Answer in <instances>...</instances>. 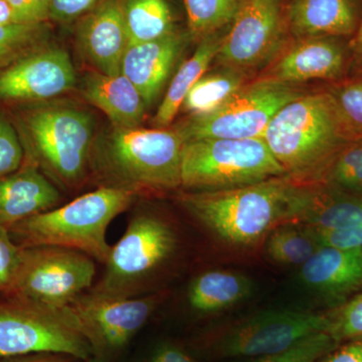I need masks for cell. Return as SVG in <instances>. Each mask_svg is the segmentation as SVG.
I'll use <instances>...</instances> for the list:
<instances>
[{
    "mask_svg": "<svg viewBox=\"0 0 362 362\" xmlns=\"http://www.w3.org/2000/svg\"><path fill=\"white\" fill-rule=\"evenodd\" d=\"M314 185L283 175L230 189L182 192L178 202L216 239L252 247L278 226L299 223Z\"/></svg>",
    "mask_w": 362,
    "mask_h": 362,
    "instance_id": "6da1fadb",
    "label": "cell"
},
{
    "mask_svg": "<svg viewBox=\"0 0 362 362\" xmlns=\"http://www.w3.org/2000/svg\"><path fill=\"white\" fill-rule=\"evenodd\" d=\"M185 140L175 129L119 128L93 147L90 171L101 187L136 197H156L181 187Z\"/></svg>",
    "mask_w": 362,
    "mask_h": 362,
    "instance_id": "7a4b0ae2",
    "label": "cell"
},
{
    "mask_svg": "<svg viewBox=\"0 0 362 362\" xmlns=\"http://www.w3.org/2000/svg\"><path fill=\"white\" fill-rule=\"evenodd\" d=\"M14 125L25 158L66 190L80 187L90 173L94 121L85 110L66 103L21 105Z\"/></svg>",
    "mask_w": 362,
    "mask_h": 362,
    "instance_id": "3957f363",
    "label": "cell"
},
{
    "mask_svg": "<svg viewBox=\"0 0 362 362\" xmlns=\"http://www.w3.org/2000/svg\"><path fill=\"white\" fill-rule=\"evenodd\" d=\"M346 136L330 93H317L283 107L262 138L286 175L314 185L325 178Z\"/></svg>",
    "mask_w": 362,
    "mask_h": 362,
    "instance_id": "277c9868",
    "label": "cell"
},
{
    "mask_svg": "<svg viewBox=\"0 0 362 362\" xmlns=\"http://www.w3.org/2000/svg\"><path fill=\"white\" fill-rule=\"evenodd\" d=\"M180 247V235L168 218L148 207H138L122 238L111 246L103 274L88 292L98 297L134 298L162 291L159 281Z\"/></svg>",
    "mask_w": 362,
    "mask_h": 362,
    "instance_id": "5b68a950",
    "label": "cell"
},
{
    "mask_svg": "<svg viewBox=\"0 0 362 362\" xmlns=\"http://www.w3.org/2000/svg\"><path fill=\"white\" fill-rule=\"evenodd\" d=\"M136 199V195L125 190L100 187L65 206L16 223L9 228V235L21 247H66L85 252L104 264L111 250L107 240L108 226Z\"/></svg>",
    "mask_w": 362,
    "mask_h": 362,
    "instance_id": "8992f818",
    "label": "cell"
},
{
    "mask_svg": "<svg viewBox=\"0 0 362 362\" xmlns=\"http://www.w3.org/2000/svg\"><path fill=\"white\" fill-rule=\"evenodd\" d=\"M286 175L262 137L202 138L185 142L181 187L192 192L230 189Z\"/></svg>",
    "mask_w": 362,
    "mask_h": 362,
    "instance_id": "52a82bcc",
    "label": "cell"
},
{
    "mask_svg": "<svg viewBox=\"0 0 362 362\" xmlns=\"http://www.w3.org/2000/svg\"><path fill=\"white\" fill-rule=\"evenodd\" d=\"M37 354L84 361L93 356L89 342L63 309L20 295L0 300V358Z\"/></svg>",
    "mask_w": 362,
    "mask_h": 362,
    "instance_id": "ba28073f",
    "label": "cell"
},
{
    "mask_svg": "<svg viewBox=\"0 0 362 362\" xmlns=\"http://www.w3.org/2000/svg\"><path fill=\"white\" fill-rule=\"evenodd\" d=\"M329 314L299 310H268L211 329L201 347L216 358L268 356L292 346L303 338L328 331Z\"/></svg>",
    "mask_w": 362,
    "mask_h": 362,
    "instance_id": "9c48e42d",
    "label": "cell"
},
{
    "mask_svg": "<svg viewBox=\"0 0 362 362\" xmlns=\"http://www.w3.org/2000/svg\"><path fill=\"white\" fill-rule=\"evenodd\" d=\"M302 94L291 84L268 77L243 86L218 110L190 116L175 130L185 142L202 138L262 137L272 119Z\"/></svg>",
    "mask_w": 362,
    "mask_h": 362,
    "instance_id": "30bf717a",
    "label": "cell"
},
{
    "mask_svg": "<svg viewBox=\"0 0 362 362\" xmlns=\"http://www.w3.org/2000/svg\"><path fill=\"white\" fill-rule=\"evenodd\" d=\"M168 295L162 290L140 297L104 298L86 292L63 310L89 342L93 356L109 362L129 344Z\"/></svg>",
    "mask_w": 362,
    "mask_h": 362,
    "instance_id": "8fae6325",
    "label": "cell"
},
{
    "mask_svg": "<svg viewBox=\"0 0 362 362\" xmlns=\"http://www.w3.org/2000/svg\"><path fill=\"white\" fill-rule=\"evenodd\" d=\"M96 264L85 252L66 247H21L16 295L63 309L95 284Z\"/></svg>",
    "mask_w": 362,
    "mask_h": 362,
    "instance_id": "7c38bea8",
    "label": "cell"
},
{
    "mask_svg": "<svg viewBox=\"0 0 362 362\" xmlns=\"http://www.w3.org/2000/svg\"><path fill=\"white\" fill-rule=\"evenodd\" d=\"M284 0H242L216 59L223 68L249 71L266 63L282 44Z\"/></svg>",
    "mask_w": 362,
    "mask_h": 362,
    "instance_id": "4fadbf2b",
    "label": "cell"
},
{
    "mask_svg": "<svg viewBox=\"0 0 362 362\" xmlns=\"http://www.w3.org/2000/svg\"><path fill=\"white\" fill-rule=\"evenodd\" d=\"M77 75L70 54L42 47L0 71V103H42L75 88Z\"/></svg>",
    "mask_w": 362,
    "mask_h": 362,
    "instance_id": "5bb4252c",
    "label": "cell"
},
{
    "mask_svg": "<svg viewBox=\"0 0 362 362\" xmlns=\"http://www.w3.org/2000/svg\"><path fill=\"white\" fill-rule=\"evenodd\" d=\"M124 1L101 0L78 25V49L98 71L109 76L120 75L129 45Z\"/></svg>",
    "mask_w": 362,
    "mask_h": 362,
    "instance_id": "9a60e30c",
    "label": "cell"
},
{
    "mask_svg": "<svg viewBox=\"0 0 362 362\" xmlns=\"http://www.w3.org/2000/svg\"><path fill=\"white\" fill-rule=\"evenodd\" d=\"M189 40L188 32L175 30L160 39L128 45L121 73L135 86L146 108L158 99Z\"/></svg>",
    "mask_w": 362,
    "mask_h": 362,
    "instance_id": "2e32d148",
    "label": "cell"
},
{
    "mask_svg": "<svg viewBox=\"0 0 362 362\" xmlns=\"http://www.w3.org/2000/svg\"><path fill=\"white\" fill-rule=\"evenodd\" d=\"M58 187L25 158L18 170L0 178V226L7 230L16 223L58 207Z\"/></svg>",
    "mask_w": 362,
    "mask_h": 362,
    "instance_id": "e0dca14e",
    "label": "cell"
},
{
    "mask_svg": "<svg viewBox=\"0 0 362 362\" xmlns=\"http://www.w3.org/2000/svg\"><path fill=\"white\" fill-rule=\"evenodd\" d=\"M300 278L326 301H340L362 286V249L321 247L301 266Z\"/></svg>",
    "mask_w": 362,
    "mask_h": 362,
    "instance_id": "ac0fdd59",
    "label": "cell"
},
{
    "mask_svg": "<svg viewBox=\"0 0 362 362\" xmlns=\"http://www.w3.org/2000/svg\"><path fill=\"white\" fill-rule=\"evenodd\" d=\"M344 56L340 45L329 37L298 40L274 66L269 77L287 84L337 77Z\"/></svg>",
    "mask_w": 362,
    "mask_h": 362,
    "instance_id": "d6986e66",
    "label": "cell"
},
{
    "mask_svg": "<svg viewBox=\"0 0 362 362\" xmlns=\"http://www.w3.org/2000/svg\"><path fill=\"white\" fill-rule=\"evenodd\" d=\"M80 90L88 102L106 114L114 127L137 128L144 119L146 105L122 73L109 76L92 71L82 78Z\"/></svg>",
    "mask_w": 362,
    "mask_h": 362,
    "instance_id": "ffe728a7",
    "label": "cell"
},
{
    "mask_svg": "<svg viewBox=\"0 0 362 362\" xmlns=\"http://www.w3.org/2000/svg\"><path fill=\"white\" fill-rule=\"evenodd\" d=\"M286 23L298 40L349 35L356 30L354 0H291Z\"/></svg>",
    "mask_w": 362,
    "mask_h": 362,
    "instance_id": "44dd1931",
    "label": "cell"
},
{
    "mask_svg": "<svg viewBox=\"0 0 362 362\" xmlns=\"http://www.w3.org/2000/svg\"><path fill=\"white\" fill-rule=\"evenodd\" d=\"M252 292V283L247 276L232 271H206L188 286L187 300L194 313L211 315L239 304Z\"/></svg>",
    "mask_w": 362,
    "mask_h": 362,
    "instance_id": "7402d4cb",
    "label": "cell"
},
{
    "mask_svg": "<svg viewBox=\"0 0 362 362\" xmlns=\"http://www.w3.org/2000/svg\"><path fill=\"white\" fill-rule=\"evenodd\" d=\"M332 187V185H331ZM362 223V194L345 192L337 187H312L308 206L299 225L314 230H328Z\"/></svg>",
    "mask_w": 362,
    "mask_h": 362,
    "instance_id": "603a6c76",
    "label": "cell"
},
{
    "mask_svg": "<svg viewBox=\"0 0 362 362\" xmlns=\"http://www.w3.org/2000/svg\"><path fill=\"white\" fill-rule=\"evenodd\" d=\"M223 37L218 33L202 40L192 57L176 71L154 116L153 124L157 128L168 127L175 120L189 90L204 77L211 62L216 59Z\"/></svg>",
    "mask_w": 362,
    "mask_h": 362,
    "instance_id": "cb8c5ba5",
    "label": "cell"
},
{
    "mask_svg": "<svg viewBox=\"0 0 362 362\" xmlns=\"http://www.w3.org/2000/svg\"><path fill=\"white\" fill-rule=\"evenodd\" d=\"M124 18L129 45L160 39L176 30L168 0H125Z\"/></svg>",
    "mask_w": 362,
    "mask_h": 362,
    "instance_id": "d4e9b609",
    "label": "cell"
},
{
    "mask_svg": "<svg viewBox=\"0 0 362 362\" xmlns=\"http://www.w3.org/2000/svg\"><path fill=\"white\" fill-rule=\"evenodd\" d=\"M246 71L232 68L204 76L189 90L181 109L188 112L190 116L211 113L246 85Z\"/></svg>",
    "mask_w": 362,
    "mask_h": 362,
    "instance_id": "484cf974",
    "label": "cell"
},
{
    "mask_svg": "<svg viewBox=\"0 0 362 362\" xmlns=\"http://www.w3.org/2000/svg\"><path fill=\"white\" fill-rule=\"evenodd\" d=\"M320 247L310 228L299 223L278 226L265 239L267 256L285 266H303Z\"/></svg>",
    "mask_w": 362,
    "mask_h": 362,
    "instance_id": "4316f807",
    "label": "cell"
},
{
    "mask_svg": "<svg viewBox=\"0 0 362 362\" xmlns=\"http://www.w3.org/2000/svg\"><path fill=\"white\" fill-rule=\"evenodd\" d=\"M240 1L242 0H185L190 39L201 42L230 25Z\"/></svg>",
    "mask_w": 362,
    "mask_h": 362,
    "instance_id": "83f0119b",
    "label": "cell"
},
{
    "mask_svg": "<svg viewBox=\"0 0 362 362\" xmlns=\"http://www.w3.org/2000/svg\"><path fill=\"white\" fill-rule=\"evenodd\" d=\"M47 33L45 23L0 26V71L44 45Z\"/></svg>",
    "mask_w": 362,
    "mask_h": 362,
    "instance_id": "f1b7e54d",
    "label": "cell"
},
{
    "mask_svg": "<svg viewBox=\"0 0 362 362\" xmlns=\"http://www.w3.org/2000/svg\"><path fill=\"white\" fill-rule=\"evenodd\" d=\"M340 344L328 331H320L299 340L288 349L247 362H318Z\"/></svg>",
    "mask_w": 362,
    "mask_h": 362,
    "instance_id": "f546056e",
    "label": "cell"
},
{
    "mask_svg": "<svg viewBox=\"0 0 362 362\" xmlns=\"http://www.w3.org/2000/svg\"><path fill=\"white\" fill-rule=\"evenodd\" d=\"M324 180L332 187L362 194V138L341 149L331 163Z\"/></svg>",
    "mask_w": 362,
    "mask_h": 362,
    "instance_id": "4dcf8cb0",
    "label": "cell"
},
{
    "mask_svg": "<svg viewBox=\"0 0 362 362\" xmlns=\"http://www.w3.org/2000/svg\"><path fill=\"white\" fill-rule=\"evenodd\" d=\"M330 95L347 135L362 136V82L343 86Z\"/></svg>",
    "mask_w": 362,
    "mask_h": 362,
    "instance_id": "1f68e13d",
    "label": "cell"
},
{
    "mask_svg": "<svg viewBox=\"0 0 362 362\" xmlns=\"http://www.w3.org/2000/svg\"><path fill=\"white\" fill-rule=\"evenodd\" d=\"M21 247L11 239L8 230L0 226V300L16 295Z\"/></svg>",
    "mask_w": 362,
    "mask_h": 362,
    "instance_id": "d6a6232c",
    "label": "cell"
},
{
    "mask_svg": "<svg viewBox=\"0 0 362 362\" xmlns=\"http://www.w3.org/2000/svg\"><path fill=\"white\" fill-rule=\"evenodd\" d=\"M25 160V150L13 121L0 113V178L11 175Z\"/></svg>",
    "mask_w": 362,
    "mask_h": 362,
    "instance_id": "836d02e7",
    "label": "cell"
},
{
    "mask_svg": "<svg viewBox=\"0 0 362 362\" xmlns=\"http://www.w3.org/2000/svg\"><path fill=\"white\" fill-rule=\"evenodd\" d=\"M328 332L337 341L362 337V293L335 313L329 314Z\"/></svg>",
    "mask_w": 362,
    "mask_h": 362,
    "instance_id": "e575fe53",
    "label": "cell"
},
{
    "mask_svg": "<svg viewBox=\"0 0 362 362\" xmlns=\"http://www.w3.org/2000/svg\"><path fill=\"white\" fill-rule=\"evenodd\" d=\"M309 228L321 247H334L345 251L362 249V223L338 230H321Z\"/></svg>",
    "mask_w": 362,
    "mask_h": 362,
    "instance_id": "d590c367",
    "label": "cell"
},
{
    "mask_svg": "<svg viewBox=\"0 0 362 362\" xmlns=\"http://www.w3.org/2000/svg\"><path fill=\"white\" fill-rule=\"evenodd\" d=\"M99 0H49V18L70 23L90 11Z\"/></svg>",
    "mask_w": 362,
    "mask_h": 362,
    "instance_id": "8d00e7d4",
    "label": "cell"
},
{
    "mask_svg": "<svg viewBox=\"0 0 362 362\" xmlns=\"http://www.w3.org/2000/svg\"><path fill=\"white\" fill-rule=\"evenodd\" d=\"M145 362H199L183 347L173 342H161L152 350Z\"/></svg>",
    "mask_w": 362,
    "mask_h": 362,
    "instance_id": "74e56055",
    "label": "cell"
},
{
    "mask_svg": "<svg viewBox=\"0 0 362 362\" xmlns=\"http://www.w3.org/2000/svg\"><path fill=\"white\" fill-rule=\"evenodd\" d=\"M318 362H362V337L347 340Z\"/></svg>",
    "mask_w": 362,
    "mask_h": 362,
    "instance_id": "f35d334b",
    "label": "cell"
},
{
    "mask_svg": "<svg viewBox=\"0 0 362 362\" xmlns=\"http://www.w3.org/2000/svg\"><path fill=\"white\" fill-rule=\"evenodd\" d=\"M75 359L77 358L63 356V354H28V356L6 357V358H0V362H73Z\"/></svg>",
    "mask_w": 362,
    "mask_h": 362,
    "instance_id": "ab89813d",
    "label": "cell"
},
{
    "mask_svg": "<svg viewBox=\"0 0 362 362\" xmlns=\"http://www.w3.org/2000/svg\"><path fill=\"white\" fill-rule=\"evenodd\" d=\"M18 14L13 11L7 0H0V26L20 25Z\"/></svg>",
    "mask_w": 362,
    "mask_h": 362,
    "instance_id": "60d3db41",
    "label": "cell"
},
{
    "mask_svg": "<svg viewBox=\"0 0 362 362\" xmlns=\"http://www.w3.org/2000/svg\"><path fill=\"white\" fill-rule=\"evenodd\" d=\"M35 11L39 14L40 21H47L49 18V0H30Z\"/></svg>",
    "mask_w": 362,
    "mask_h": 362,
    "instance_id": "b9f144b4",
    "label": "cell"
},
{
    "mask_svg": "<svg viewBox=\"0 0 362 362\" xmlns=\"http://www.w3.org/2000/svg\"><path fill=\"white\" fill-rule=\"evenodd\" d=\"M354 49L362 56V21L357 32L356 40H354Z\"/></svg>",
    "mask_w": 362,
    "mask_h": 362,
    "instance_id": "7bdbcfd3",
    "label": "cell"
},
{
    "mask_svg": "<svg viewBox=\"0 0 362 362\" xmlns=\"http://www.w3.org/2000/svg\"><path fill=\"white\" fill-rule=\"evenodd\" d=\"M85 362H106V361H102V359H100V358H97V357L92 356V357H90V358L88 359V361H86Z\"/></svg>",
    "mask_w": 362,
    "mask_h": 362,
    "instance_id": "ee69618b",
    "label": "cell"
}]
</instances>
